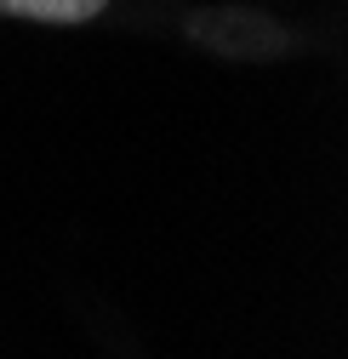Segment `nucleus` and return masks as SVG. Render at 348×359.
I'll return each mask as SVG.
<instances>
[{
    "instance_id": "nucleus-1",
    "label": "nucleus",
    "mask_w": 348,
    "mask_h": 359,
    "mask_svg": "<svg viewBox=\"0 0 348 359\" xmlns=\"http://www.w3.org/2000/svg\"><path fill=\"white\" fill-rule=\"evenodd\" d=\"M109 0H0L6 18H34V23H86Z\"/></svg>"
}]
</instances>
